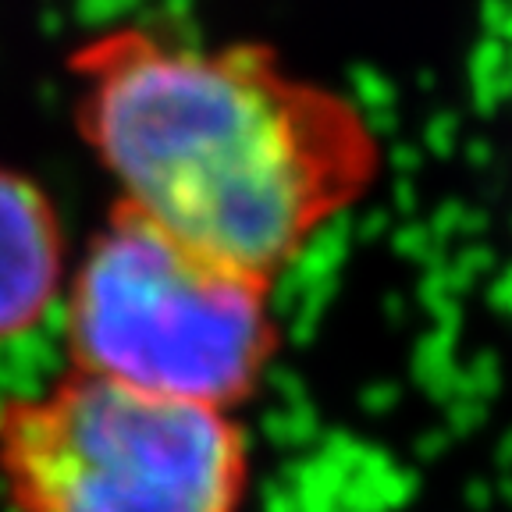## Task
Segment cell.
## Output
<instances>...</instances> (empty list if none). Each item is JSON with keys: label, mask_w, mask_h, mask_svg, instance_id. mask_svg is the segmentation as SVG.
<instances>
[{"label": "cell", "mask_w": 512, "mask_h": 512, "mask_svg": "<svg viewBox=\"0 0 512 512\" xmlns=\"http://www.w3.org/2000/svg\"><path fill=\"white\" fill-rule=\"evenodd\" d=\"M68 72L79 136L118 200L260 281L278 278L381 175L367 111L260 43L121 25L72 50Z\"/></svg>", "instance_id": "cell-1"}, {"label": "cell", "mask_w": 512, "mask_h": 512, "mask_svg": "<svg viewBox=\"0 0 512 512\" xmlns=\"http://www.w3.org/2000/svg\"><path fill=\"white\" fill-rule=\"evenodd\" d=\"M267 296L271 281L114 200L72 278L68 356L86 374L232 413L278 349Z\"/></svg>", "instance_id": "cell-2"}, {"label": "cell", "mask_w": 512, "mask_h": 512, "mask_svg": "<svg viewBox=\"0 0 512 512\" xmlns=\"http://www.w3.org/2000/svg\"><path fill=\"white\" fill-rule=\"evenodd\" d=\"M0 480L15 512H239L249 445L228 409L72 367L0 402Z\"/></svg>", "instance_id": "cell-3"}, {"label": "cell", "mask_w": 512, "mask_h": 512, "mask_svg": "<svg viewBox=\"0 0 512 512\" xmlns=\"http://www.w3.org/2000/svg\"><path fill=\"white\" fill-rule=\"evenodd\" d=\"M64 224L29 175L0 168V345L47 320L64 285Z\"/></svg>", "instance_id": "cell-4"}]
</instances>
